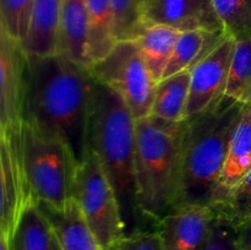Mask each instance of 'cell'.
<instances>
[{"label": "cell", "instance_id": "6da1fadb", "mask_svg": "<svg viewBox=\"0 0 251 250\" xmlns=\"http://www.w3.org/2000/svg\"><path fill=\"white\" fill-rule=\"evenodd\" d=\"M95 82L88 68L63 54L28 55L24 122L63 140L77 166L91 151Z\"/></svg>", "mask_w": 251, "mask_h": 250}, {"label": "cell", "instance_id": "7a4b0ae2", "mask_svg": "<svg viewBox=\"0 0 251 250\" xmlns=\"http://www.w3.org/2000/svg\"><path fill=\"white\" fill-rule=\"evenodd\" d=\"M90 144L114 188L125 225L142 215L137 200L136 119L115 91L96 81L90 122Z\"/></svg>", "mask_w": 251, "mask_h": 250}, {"label": "cell", "instance_id": "3957f363", "mask_svg": "<svg viewBox=\"0 0 251 250\" xmlns=\"http://www.w3.org/2000/svg\"><path fill=\"white\" fill-rule=\"evenodd\" d=\"M185 122L136 119L137 200L145 218L159 222L180 206L181 146Z\"/></svg>", "mask_w": 251, "mask_h": 250}, {"label": "cell", "instance_id": "277c9868", "mask_svg": "<svg viewBox=\"0 0 251 250\" xmlns=\"http://www.w3.org/2000/svg\"><path fill=\"white\" fill-rule=\"evenodd\" d=\"M244 108L245 104L225 96L212 109L186 120L181 146L180 206H211Z\"/></svg>", "mask_w": 251, "mask_h": 250}, {"label": "cell", "instance_id": "5b68a950", "mask_svg": "<svg viewBox=\"0 0 251 250\" xmlns=\"http://www.w3.org/2000/svg\"><path fill=\"white\" fill-rule=\"evenodd\" d=\"M21 146L34 200L58 210L65 207L73 200L74 178L77 168L68 145L59 137L22 122Z\"/></svg>", "mask_w": 251, "mask_h": 250}, {"label": "cell", "instance_id": "8992f818", "mask_svg": "<svg viewBox=\"0 0 251 250\" xmlns=\"http://www.w3.org/2000/svg\"><path fill=\"white\" fill-rule=\"evenodd\" d=\"M73 199L104 250L126 234L117 194L93 150L76 168Z\"/></svg>", "mask_w": 251, "mask_h": 250}, {"label": "cell", "instance_id": "52a82bcc", "mask_svg": "<svg viewBox=\"0 0 251 250\" xmlns=\"http://www.w3.org/2000/svg\"><path fill=\"white\" fill-rule=\"evenodd\" d=\"M96 81L124 100L135 119L151 115L157 81L150 73L135 39L118 41L100 60L88 66Z\"/></svg>", "mask_w": 251, "mask_h": 250}, {"label": "cell", "instance_id": "ba28073f", "mask_svg": "<svg viewBox=\"0 0 251 250\" xmlns=\"http://www.w3.org/2000/svg\"><path fill=\"white\" fill-rule=\"evenodd\" d=\"M1 201L0 233L12 238L27 206L34 200L25 169L21 146V126L2 130L0 135Z\"/></svg>", "mask_w": 251, "mask_h": 250}, {"label": "cell", "instance_id": "9c48e42d", "mask_svg": "<svg viewBox=\"0 0 251 250\" xmlns=\"http://www.w3.org/2000/svg\"><path fill=\"white\" fill-rule=\"evenodd\" d=\"M28 54L21 42L0 29V127L16 129L24 122Z\"/></svg>", "mask_w": 251, "mask_h": 250}, {"label": "cell", "instance_id": "30bf717a", "mask_svg": "<svg viewBox=\"0 0 251 250\" xmlns=\"http://www.w3.org/2000/svg\"><path fill=\"white\" fill-rule=\"evenodd\" d=\"M235 39L227 37L191 69L186 120L212 109L226 96Z\"/></svg>", "mask_w": 251, "mask_h": 250}, {"label": "cell", "instance_id": "8fae6325", "mask_svg": "<svg viewBox=\"0 0 251 250\" xmlns=\"http://www.w3.org/2000/svg\"><path fill=\"white\" fill-rule=\"evenodd\" d=\"M141 19L144 27L163 25L180 32H225L213 0H142Z\"/></svg>", "mask_w": 251, "mask_h": 250}, {"label": "cell", "instance_id": "7c38bea8", "mask_svg": "<svg viewBox=\"0 0 251 250\" xmlns=\"http://www.w3.org/2000/svg\"><path fill=\"white\" fill-rule=\"evenodd\" d=\"M215 210L208 205H184L156 225L164 250H202Z\"/></svg>", "mask_w": 251, "mask_h": 250}, {"label": "cell", "instance_id": "4fadbf2b", "mask_svg": "<svg viewBox=\"0 0 251 250\" xmlns=\"http://www.w3.org/2000/svg\"><path fill=\"white\" fill-rule=\"evenodd\" d=\"M251 169V104L245 105L232 136L227 159L216 185L213 208L222 207L243 176Z\"/></svg>", "mask_w": 251, "mask_h": 250}, {"label": "cell", "instance_id": "5bb4252c", "mask_svg": "<svg viewBox=\"0 0 251 250\" xmlns=\"http://www.w3.org/2000/svg\"><path fill=\"white\" fill-rule=\"evenodd\" d=\"M88 11L86 0H64L59 24L58 53L85 68L90 66L87 50Z\"/></svg>", "mask_w": 251, "mask_h": 250}, {"label": "cell", "instance_id": "9a60e30c", "mask_svg": "<svg viewBox=\"0 0 251 250\" xmlns=\"http://www.w3.org/2000/svg\"><path fill=\"white\" fill-rule=\"evenodd\" d=\"M37 203L53 225L63 250H104L88 228L74 199L61 210L44 202Z\"/></svg>", "mask_w": 251, "mask_h": 250}, {"label": "cell", "instance_id": "2e32d148", "mask_svg": "<svg viewBox=\"0 0 251 250\" xmlns=\"http://www.w3.org/2000/svg\"><path fill=\"white\" fill-rule=\"evenodd\" d=\"M64 0H34L28 34L24 48L29 56L58 53L59 24Z\"/></svg>", "mask_w": 251, "mask_h": 250}, {"label": "cell", "instance_id": "e0dca14e", "mask_svg": "<svg viewBox=\"0 0 251 250\" xmlns=\"http://www.w3.org/2000/svg\"><path fill=\"white\" fill-rule=\"evenodd\" d=\"M180 31L163 25L145 26L135 38L150 73L157 82L163 78Z\"/></svg>", "mask_w": 251, "mask_h": 250}, {"label": "cell", "instance_id": "ac0fdd59", "mask_svg": "<svg viewBox=\"0 0 251 250\" xmlns=\"http://www.w3.org/2000/svg\"><path fill=\"white\" fill-rule=\"evenodd\" d=\"M227 34L225 32L207 31H185L180 32L173 55L164 71V77L191 70L196 64L200 63L216 47L220 46Z\"/></svg>", "mask_w": 251, "mask_h": 250}, {"label": "cell", "instance_id": "d6986e66", "mask_svg": "<svg viewBox=\"0 0 251 250\" xmlns=\"http://www.w3.org/2000/svg\"><path fill=\"white\" fill-rule=\"evenodd\" d=\"M190 81V70L162 78L154 91L151 115L168 122H185Z\"/></svg>", "mask_w": 251, "mask_h": 250}, {"label": "cell", "instance_id": "ffe728a7", "mask_svg": "<svg viewBox=\"0 0 251 250\" xmlns=\"http://www.w3.org/2000/svg\"><path fill=\"white\" fill-rule=\"evenodd\" d=\"M88 11L87 50L90 65L104 58L117 44L110 0H86Z\"/></svg>", "mask_w": 251, "mask_h": 250}, {"label": "cell", "instance_id": "44dd1931", "mask_svg": "<svg viewBox=\"0 0 251 250\" xmlns=\"http://www.w3.org/2000/svg\"><path fill=\"white\" fill-rule=\"evenodd\" d=\"M55 232L37 201L27 206L11 238V250H54Z\"/></svg>", "mask_w": 251, "mask_h": 250}, {"label": "cell", "instance_id": "7402d4cb", "mask_svg": "<svg viewBox=\"0 0 251 250\" xmlns=\"http://www.w3.org/2000/svg\"><path fill=\"white\" fill-rule=\"evenodd\" d=\"M226 96L251 104V39L235 41Z\"/></svg>", "mask_w": 251, "mask_h": 250}, {"label": "cell", "instance_id": "603a6c76", "mask_svg": "<svg viewBox=\"0 0 251 250\" xmlns=\"http://www.w3.org/2000/svg\"><path fill=\"white\" fill-rule=\"evenodd\" d=\"M213 6L228 37L251 39V0H213Z\"/></svg>", "mask_w": 251, "mask_h": 250}, {"label": "cell", "instance_id": "cb8c5ba5", "mask_svg": "<svg viewBox=\"0 0 251 250\" xmlns=\"http://www.w3.org/2000/svg\"><path fill=\"white\" fill-rule=\"evenodd\" d=\"M34 0H0V29L25 43L31 24Z\"/></svg>", "mask_w": 251, "mask_h": 250}, {"label": "cell", "instance_id": "d4e9b609", "mask_svg": "<svg viewBox=\"0 0 251 250\" xmlns=\"http://www.w3.org/2000/svg\"><path fill=\"white\" fill-rule=\"evenodd\" d=\"M118 41L135 39L145 28L141 19L142 0H110Z\"/></svg>", "mask_w": 251, "mask_h": 250}, {"label": "cell", "instance_id": "484cf974", "mask_svg": "<svg viewBox=\"0 0 251 250\" xmlns=\"http://www.w3.org/2000/svg\"><path fill=\"white\" fill-rule=\"evenodd\" d=\"M202 250H242L238 239L237 225L232 218L222 211L215 210Z\"/></svg>", "mask_w": 251, "mask_h": 250}, {"label": "cell", "instance_id": "4316f807", "mask_svg": "<svg viewBox=\"0 0 251 250\" xmlns=\"http://www.w3.org/2000/svg\"><path fill=\"white\" fill-rule=\"evenodd\" d=\"M215 210L229 216L235 225L251 217V169L235 186L226 205Z\"/></svg>", "mask_w": 251, "mask_h": 250}, {"label": "cell", "instance_id": "83f0119b", "mask_svg": "<svg viewBox=\"0 0 251 250\" xmlns=\"http://www.w3.org/2000/svg\"><path fill=\"white\" fill-rule=\"evenodd\" d=\"M105 250H164V247L157 229H137L115 240Z\"/></svg>", "mask_w": 251, "mask_h": 250}, {"label": "cell", "instance_id": "f1b7e54d", "mask_svg": "<svg viewBox=\"0 0 251 250\" xmlns=\"http://www.w3.org/2000/svg\"><path fill=\"white\" fill-rule=\"evenodd\" d=\"M235 225H237L240 249L251 250V217L237 223Z\"/></svg>", "mask_w": 251, "mask_h": 250}, {"label": "cell", "instance_id": "f546056e", "mask_svg": "<svg viewBox=\"0 0 251 250\" xmlns=\"http://www.w3.org/2000/svg\"><path fill=\"white\" fill-rule=\"evenodd\" d=\"M0 250H11V237L0 233Z\"/></svg>", "mask_w": 251, "mask_h": 250}, {"label": "cell", "instance_id": "4dcf8cb0", "mask_svg": "<svg viewBox=\"0 0 251 250\" xmlns=\"http://www.w3.org/2000/svg\"><path fill=\"white\" fill-rule=\"evenodd\" d=\"M54 250H63V248H61L60 242H59L56 234H55V240H54Z\"/></svg>", "mask_w": 251, "mask_h": 250}]
</instances>
